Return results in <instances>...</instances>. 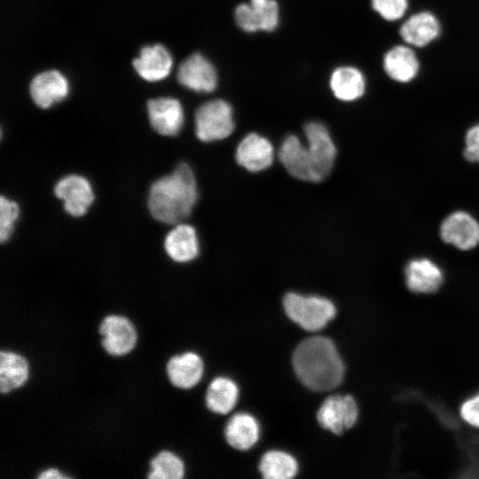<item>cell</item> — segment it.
Returning <instances> with one entry per match:
<instances>
[{
	"mask_svg": "<svg viewBox=\"0 0 479 479\" xmlns=\"http://www.w3.org/2000/svg\"><path fill=\"white\" fill-rule=\"evenodd\" d=\"M308 145L299 137L287 136L279 149V159L287 171L294 178L309 182H320L333 169L336 147L325 125L310 122L304 126Z\"/></svg>",
	"mask_w": 479,
	"mask_h": 479,
	"instance_id": "1",
	"label": "cell"
},
{
	"mask_svg": "<svg viewBox=\"0 0 479 479\" xmlns=\"http://www.w3.org/2000/svg\"><path fill=\"white\" fill-rule=\"evenodd\" d=\"M194 173L186 162L179 163L166 176L150 186L147 208L153 219L167 224H177L187 218L198 200Z\"/></svg>",
	"mask_w": 479,
	"mask_h": 479,
	"instance_id": "2",
	"label": "cell"
},
{
	"mask_svg": "<svg viewBox=\"0 0 479 479\" xmlns=\"http://www.w3.org/2000/svg\"><path fill=\"white\" fill-rule=\"evenodd\" d=\"M293 365L300 381L314 391L333 389L344 376V365L335 345L323 336L302 341L294 352Z\"/></svg>",
	"mask_w": 479,
	"mask_h": 479,
	"instance_id": "3",
	"label": "cell"
},
{
	"mask_svg": "<svg viewBox=\"0 0 479 479\" xmlns=\"http://www.w3.org/2000/svg\"><path fill=\"white\" fill-rule=\"evenodd\" d=\"M283 305L289 318L307 331L324 328L336 313L334 305L328 299L296 293H287Z\"/></svg>",
	"mask_w": 479,
	"mask_h": 479,
	"instance_id": "4",
	"label": "cell"
},
{
	"mask_svg": "<svg viewBox=\"0 0 479 479\" xmlns=\"http://www.w3.org/2000/svg\"><path fill=\"white\" fill-rule=\"evenodd\" d=\"M195 134L202 142H213L229 137L234 130L232 106L223 99L202 104L194 116Z\"/></svg>",
	"mask_w": 479,
	"mask_h": 479,
	"instance_id": "5",
	"label": "cell"
},
{
	"mask_svg": "<svg viewBox=\"0 0 479 479\" xmlns=\"http://www.w3.org/2000/svg\"><path fill=\"white\" fill-rule=\"evenodd\" d=\"M53 192L62 201L65 211L74 217L84 216L95 198L90 181L78 174H69L59 179Z\"/></svg>",
	"mask_w": 479,
	"mask_h": 479,
	"instance_id": "6",
	"label": "cell"
},
{
	"mask_svg": "<svg viewBox=\"0 0 479 479\" xmlns=\"http://www.w3.org/2000/svg\"><path fill=\"white\" fill-rule=\"evenodd\" d=\"M357 416L358 407L350 395L328 397L317 413L320 426L336 435H341L354 426Z\"/></svg>",
	"mask_w": 479,
	"mask_h": 479,
	"instance_id": "7",
	"label": "cell"
},
{
	"mask_svg": "<svg viewBox=\"0 0 479 479\" xmlns=\"http://www.w3.org/2000/svg\"><path fill=\"white\" fill-rule=\"evenodd\" d=\"M102 347L111 356L121 357L130 352L137 342V332L132 322L124 316L109 315L99 326Z\"/></svg>",
	"mask_w": 479,
	"mask_h": 479,
	"instance_id": "8",
	"label": "cell"
},
{
	"mask_svg": "<svg viewBox=\"0 0 479 479\" xmlns=\"http://www.w3.org/2000/svg\"><path fill=\"white\" fill-rule=\"evenodd\" d=\"M441 239L460 250H470L479 243V223L465 211H455L440 226Z\"/></svg>",
	"mask_w": 479,
	"mask_h": 479,
	"instance_id": "9",
	"label": "cell"
},
{
	"mask_svg": "<svg viewBox=\"0 0 479 479\" xmlns=\"http://www.w3.org/2000/svg\"><path fill=\"white\" fill-rule=\"evenodd\" d=\"M178 82L193 91L208 93L217 85V74L213 64L200 53H193L179 66Z\"/></svg>",
	"mask_w": 479,
	"mask_h": 479,
	"instance_id": "10",
	"label": "cell"
},
{
	"mask_svg": "<svg viewBox=\"0 0 479 479\" xmlns=\"http://www.w3.org/2000/svg\"><path fill=\"white\" fill-rule=\"evenodd\" d=\"M149 122L155 132L161 136H177L185 120L181 103L173 98L150 99L146 105Z\"/></svg>",
	"mask_w": 479,
	"mask_h": 479,
	"instance_id": "11",
	"label": "cell"
},
{
	"mask_svg": "<svg viewBox=\"0 0 479 479\" xmlns=\"http://www.w3.org/2000/svg\"><path fill=\"white\" fill-rule=\"evenodd\" d=\"M66 77L57 70H48L35 75L29 85L33 102L43 109L62 101L68 94Z\"/></svg>",
	"mask_w": 479,
	"mask_h": 479,
	"instance_id": "12",
	"label": "cell"
},
{
	"mask_svg": "<svg viewBox=\"0 0 479 479\" xmlns=\"http://www.w3.org/2000/svg\"><path fill=\"white\" fill-rule=\"evenodd\" d=\"M235 158L238 164L247 170L262 171L272 164L274 149L267 138L249 133L238 145Z\"/></svg>",
	"mask_w": 479,
	"mask_h": 479,
	"instance_id": "13",
	"label": "cell"
},
{
	"mask_svg": "<svg viewBox=\"0 0 479 479\" xmlns=\"http://www.w3.org/2000/svg\"><path fill=\"white\" fill-rule=\"evenodd\" d=\"M170 52L162 44L147 45L141 49L139 56L133 60L137 73L147 82L166 78L172 68Z\"/></svg>",
	"mask_w": 479,
	"mask_h": 479,
	"instance_id": "14",
	"label": "cell"
},
{
	"mask_svg": "<svg viewBox=\"0 0 479 479\" xmlns=\"http://www.w3.org/2000/svg\"><path fill=\"white\" fill-rule=\"evenodd\" d=\"M408 289L417 294H432L444 281V274L437 264L428 258L411 260L404 269Z\"/></svg>",
	"mask_w": 479,
	"mask_h": 479,
	"instance_id": "15",
	"label": "cell"
},
{
	"mask_svg": "<svg viewBox=\"0 0 479 479\" xmlns=\"http://www.w3.org/2000/svg\"><path fill=\"white\" fill-rule=\"evenodd\" d=\"M163 247L168 256L176 263H188L199 254L196 230L190 224L179 223L166 234Z\"/></svg>",
	"mask_w": 479,
	"mask_h": 479,
	"instance_id": "16",
	"label": "cell"
},
{
	"mask_svg": "<svg viewBox=\"0 0 479 479\" xmlns=\"http://www.w3.org/2000/svg\"><path fill=\"white\" fill-rule=\"evenodd\" d=\"M404 42L410 46L423 47L440 34V23L429 12H420L409 17L399 30Z\"/></svg>",
	"mask_w": 479,
	"mask_h": 479,
	"instance_id": "17",
	"label": "cell"
},
{
	"mask_svg": "<svg viewBox=\"0 0 479 479\" xmlns=\"http://www.w3.org/2000/svg\"><path fill=\"white\" fill-rule=\"evenodd\" d=\"M203 362L194 352L176 355L169 359L166 371L170 382L180 389L195 386L203 374Z\"/></svg>",
	"mask_w": 479,
	"mask_h": 479,
	"instance_id": "18",
	"label": "cell"
},
{
	"mask_svg": "<svg viewBox=\"0 0 479 479\" xmlns=\"http://www.w3.org/2000/svg\"><path fill=\"white\" fill-rule=\"evenodd\" d=\"M383 67L389 78L408 82L418 74L420 64L413 50L408 45H396L384 56Z\"/></svg>",
	"mask_w": 479,
	"mask_h": 479,
	"instance_id": "19",
	"label": "cell"
},
{
	"mask_svg": "<svg viewBox=\"0 0 479 479\" xmlns=\"http://www.w3.org/2000/svg\"><path fill=\"white\" fill-rule=\"evenodd\" d=\"M330 88L338 99L350 102L361 98L365 90V79L354 67H340L330 76Z\"/></svg>",
	"mask_w": 479,
	"mask_h": 479,
	"instance_id": "20",
	"label": "cell"
},
{
	"mask_svg": "<svg viewBox=\"0 0 479 479\" xmlns=\"http://www.w3.org/2000/svg\"><path fill=\"white\" fill-rule=\"evenodd\" d=\"M224 434L231 446L238 450H247L259 438V425L252 415L236 413L227 422Z\"/></svg>",
	"mask_w": 479,
	"mask_h": 479,
	"instance_id": "21",
	"label": "cell"
},
{
	"mask_svg": "<svg viewBox=\"0 0 479 479\" xmlns=\"http://www.w3.org/2000/svg\"><path fill=\"white\" fill-rule=\"evenodd\" d=\"M28 378V364L24 357L12 352L0 351V392L5 394L21 387Z\"/></svg>",
	"mask_w": 479,
	"mask_h": 479,
	"instance_id": "22",
	"label": "cell"
},
{
	"mask_svg": "<svg viewBox=\"0 0 479 479\" xmlns=\"http://www.w3.org/2000/svg\"><path fill=\"white\" fill-rule=\"evenodd\" d=\"M239 389L231 379L217 377L214 379L207 390L206 404L216 413L225 414L236 404Z\"/></svg>",
	"mask_w": 479,
	"mask_h": 479,
	"instance_id": "23",
	"label": "cell"
},
{
	"mask_svg": "<svg viewBox=\"0 0 479 479\" xmlns=\"http://www.w3.org/2000/svg\"><path fill=\"white\" fill-rule=\"evenodd\" d=\"M260 472L267 479H289L294 477L298 470L295 459L281 451L267 452L261 459Z\"/></svg>",
	"mask_w": 479,
	"mask_h": 479,
	"instance_id": "24",
	"label": "cell"
},
{
	"mask_svg": "<svg viewBox=\"0 0 479 479\" xmlns=\"http://www.w3.org/2000/svg\"><path fill=\"white\" fill-rule=\"evenodd\" d=\"M150 479H181L185 474L182 459L169 451H161L150 460Z\"/></svg>",
	"mask_w": 479,
	"mask_h": 479,
	"instance_id": "25",
	"label": "cell"
},
{
	"mask_svg": "<svg viewBox=\"0 0 479 479\" xmlns=\"http://www.w3.org/2000/svg\"><path fill=\"white\" fill-rule=\"evenodd\" d=\"M258 30L273 31L279 24V5L275 0H250Z\"/></svg>",
	"mask_w": 479,
	"mask_h": 479,
	"instance_id": "26",
	"label": "cell"
},
{
	"mask_svg": "<svg viewBox=\"0 0 479 479\" xmlns=\"http://www.w3.org/2000/svg\"><path fill=\"white\" fill-rule=\"evenodd\" d=\"M19 204L1 195L0 197V241L4 243L10 240L14 230V224L20 216Z\"/></svg>",
	"mask_w": 479,
	"mask_h": 479,
	"instance_id": "27",
	"label": "cell"
},
{
	"mask_svg": "<svg viewBox=\"0 0 479 479\" xmlns=\"http://www.w3.org/2000/svg\"><path fill=\"white\" fill-rule=\"evenodd\" d=\"M373 10L389 21L401 19L408 7V0H371Z\"/></svg>",
	"mask_w": 479,
	"mask_h": 479,
	"instance_id": "28",
	"label": "cell"
},
{
	"mask_svg": "<svg viewBox=\"0 0 479 479\" xmlns=\"http://www.w3.org/2000/svg\"><path fill=\"white\" fill-rule=\"evenodd\" d=\"M459 414L468 425L479 428V392L461 404Z\"/></svg>",
	"mask_w": 479,
	"mask_h": 479,
	"instance_id": "29",
	"label": "cell"
},
{
	"mask_svg": "<svg viewBox=\"0 0 479 479\" xmlns=\"http://www.w3.org/2000/svg\"><path fill=\"white\" fill-rule=\"evenodd\" d=\"M463 155L467 161L479 163V123L467 131Z\"/></svg>",
	"mask_w": 479,
	"mask_h": 479,
	"instance_id": "30",
	"label": "cell"
},
{
	"mask_svg": "<svg viewBox=\"0 0 479 479\" xmlns=\"http://www.w3.org/2000/svg\"><path fill=\"white\" fill-rule=\"evenodd\" d=\"M235 21L244 31L253 33L258 31L253 11L249 4H240L235 9Z\"/></svg>",
	"mask_w": 479,
	"mask_h": 479,
	"instance_id": "31",
	"label": "cell"
},
{
	"mask_svg": "<svg viewBox=\"0 0 479 479\" xmlns=\"http://www.w3.org/2000/svg\"><path fill=\"white\" fill-rule=\"evenodd\" d=\"M39 479H66L68 476L63 475L56 468H48L42 471L38 476Z\"/></svg>",
	"mask_w": 479,
	"mask_h": 479,
	"instance_id": "32",
	"label": "cell"
}]
</instances>
